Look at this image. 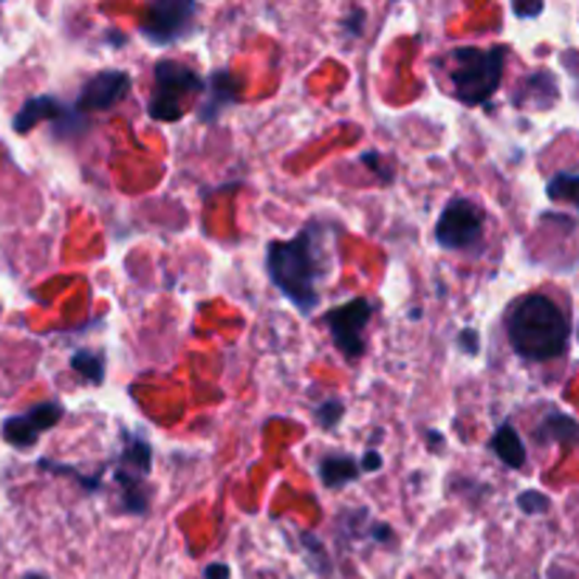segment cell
I'll return each mask as SVG.
<instances>
[{
	"mask_svg": "<svg viewBox=\"0 0 579 579\" xmlns=\"http://www.w3.org/2000/svg\"><path fill=\"white\" fill-rule=\"evenodd\" d=\"M266 269L274 286L286 294V300H292L303 314L314 311L320 303L322 283L331 278V269H334L331 229L311 221L292 241L269 244Z\"/></svg>",
	"mask_w": 579,
	"mask_h": 579,
	"instance_id": "1",
	"label": "cell"
},
{
	"mask_svg": "<svg viewBox=\"0 0 579 579\" xmlns=\"http://www.w3.org/2000/svg\"><path fill=\"white\" fill-rule=\"evenodd\" d=\"M509 343L517 357L529 362H549L563 357L571 336V322L549 294H526L509 311Z\"/></svg>",
	"mask_w": 579,
	"mask_h": 579,
	"instance_id": "2",
	"label": "cell"
},
{
	"mask_svg": "<svg viewBox=\"0 0 579 579\" xmlns=\"http://www.w3.org/2000/svg\"><path fill=\"white\" fill-rule=\"evenodd\" d=\"M450 86L452 97L464 105H484L503 79V63H506V49L492 46V49H475V46H461L450 51Z\"/></svg>",
	"mask_w": 579,
	"mask_h": 579,
	"instance_id": "3",
	"label": "cell"
},
{
	"mask_svg": "<svg viewBox=\"0 0 579 579\" xmlns=\"http://www.w3.org/2000/svg\"><path fill=\"white\" fill-rule=\"evenodd\" d=\"M207 79L193 72L190 65L176 63V60H162L153 68V93L147 102V114L156 123H179L186 105L204 93Z\"/></svg>",
	"mask_w": 579,
	"mask_h": 579,
	"instance_id": "4",
	"label": "cell"
},
{
	"mask_svg": "<svg viewBox=\"0 0 579 579\" xmlns=\"http://www.w3.org/2000/svg\"><path fill=\"white\" fill-rule=\"evenodd\" d=\"M125 441H128V447L116 458L114 480L119 484V489H123L125 509H128V512H137V515H144V512H147L144 480L151 475L153 464L151 443L139 436H125Z\"/></svg>",
	"mask_w": 579,
	"mask_h": 579,
	"instance_id": "5",
	"label": "cell"
},
{
	"mask_svg": "<svg viewBox=\"0 0 579 579\" xmlns=\"http://www.w3.org/2000/svg\"><path fill=\"white\" fill-rule=\"evenodd\" d=\"M195 15H198V3L193 0H156L147 7V15H144L139 31L153 46H170L193 35Z\"/></svg>",
	"mask_w": 579,
	"mask_h": 579,
	"instance_id": "6",
	"label": "cell"
},
{
	"mask_svg": "<svg viewBox=\"0 0 579 579\" xmlns=\"http://www.w3.org/2000/svg\"><path fill=\"white\" fill-rule=\"evenodd\" d=\"M484 237V209L469 198H455L443 207L436 223V241L441 249H473Z\"/></svg>",
	"mask_w": 579,
	"mask_h": 579,
	"instance_id": "7",
	"label": "cell"
},
{
	"mask_svg": "<svg viewBox=\"0 0 579 579\" xmlns=\"http://www.w3.org/2000/svg\"><path fill=\"white\" fill-rule=\"evenodd\" d=\"M373 317V303L365 300V297H357V300L345 303V306L331 308L329 314L322 317L325 325L331 331V339L339 348L345 359H359L365 353V334L368 322Z\"/></svg>",
	"mask_w": 579,
	"mask_h": 579,
	"instance_id": "8",
	"label": "cell"
},
{
	"mask_svg": "<svg viewBox=\"0 0 579 579\" xmlns=\"http://www.w3.org/2000/svg\"><path fill=\"white\" fill-rule=\"evenodd\" d=\"M63 413L65 410L60 401H43V404H35L26 413L9 415L7 422L0 424V436H3L7 443L17 447V450H29V447H35L40 441L46 429L60 424Z\"/></svg>",
	"mask_w": 579,
	"mask_h": 579,
	"instance_id": "9",
	"label": "cell"
},
{
	"mask_svg": "<svg viewBox=\"0 0 579 579\" xmlns=\"http://www.w3.org/2000/svg\"><path fill=\"white\" fill-rule=\"evenodd\" d=\"M130 91V74L125 72H100L82 86L77 100V114L86 111H107L119 105Z\"/></svg>",
	"mask_w": 579,
	"mask_h": 579,
	"instance_id": "10",
	"label": "cell"
},
{
	"mask_svg": "<svg viewBox=\"0 0 579 579\" xmlns=\"http://www.w3.org/2000/svg\"><path fill=\"white\" fill-rule=\"evenodd\" d=\"M237 97H241V82L229 72L218 68L207 77V86H204V93H201V105H198V116L201 123H215L218 116L227 111L229 105H235Z\"/></svg>",
	"mask_w": 579,
	"mask_h": 579,
	"instance_id": "11",
	"label": "cell"
},
{
	"mask_svg": "<svg viewBox=\"0 0 579 579\" xmlns=\"http://www.w3.org/2000/svg\"><path fill=\"white\" fill-rule=\"evenodd\" d=\"M65 107L57 97H31L23 102V107L15 116L17 133H29L31 128L43 123V119H63Z\"/></svg>",
	"mask_w": 579,
	"mask_h": 579,
	"instance_id": "12",
	"label": "cell"
},
{
	"mask_svg": "<svg viewBox=\"0 0 579 579\" xmlns=\"http://www.w3.org/2000/svg\"><path fill=\"white\" fill-rule=\"evenodd\" d=\"M317 473H320V480L329 489H339L348 487L351 480L359 478L362 473V464H359L357 458L351 455H329L322 458L320 464H317Z\"/></svg>",
	"mask_w": 579,
	"mask_h": 579,
	"instance_id": "13",
	"label": "cell"
},
{
	"mask_svg": "<svg viewBox=\"0 0 579 579\" xmlns=\"http://www.w3.org/2000/svg\"><path fill=\"white\" fill-rule=\"evenodd\" d=\"M492 450L509 469H523V466H526V447H523L517 429L509 422L501 424V429L494 433Z\"/></svg>",
	"mask_w": 579,
	"mask_h": 579,
	"instance_id": "14",
	"label": "cell"
},
{
	"mask_svg": "<svg viewBox=\"0 0 579 579\" xmlns=\"http://www.w3.org/2000/svg\"><path fill=\"white\" fill-rule=\"evenodd\" d=\"M537 441H559L565 447L579 443V424L563 413H549L545 422L535 429Z\"/></svg>",
	"mask_w": 579,
	"mask_h": 579,
	"instance_id": "15",
	"label": "cell"
},
{
	"mask_svg": "<svg viewBox=\"0 0 579 579\" xmlns=\"http://www.w3.org/2000/svg\"><path fill=\"white\" fill-rule=\"evenodd\" d=\"M72 368L91 385H102L105 382V362H102V353L93 351H77L72 357Z\"/></svg>",
	"mask_w": 579,
	"mask_h": 579,
	"instance_id": "16",
	"label": "cell"
},
{
	"mask_svg": "<svg viewBox=\"0 0 579 579\" xmlns=\"http://www.w3.org/2000/svg\"><path fill=\"white\" fill-rule=\"evenodd\" d=\"M545 193H549L551 201H565V204H574L579 209V172L577 176H571V172L554 176L545 186Z\"/></svg>",
	"mask_w": 579,
	"mask_h": 579,
	"instance_id": "17",
	"label": "cell"
},
{
	"mask_svg": "<svg viewBox=\"0 0 579 579\" xmlns=\"http://www.w3.org/2000/svg\"><path fill=\"white\" fill-rule=\"evenodd\" d=\"M345 415V404L339 399H329L322 401L320 408H314V422L320 424L322 429H334L336 422Z\"/></svg>",
	"mask_w": 579,
	"mask_h": 579,
	"instance_id": "18",
	"label": "cell"
},
{
	"mask_svg": "<svg viewBox=\"0 0 579 579\" xmlns=\"http://www.w3.org/2000/svg\"><path fill=\"white\" fill-rule=\"evenodd\" d=\"M517 506L526 512V515H537V512H545L549 509V498L543 492H523L517 498Z\"/></svg>",
	"mask_w": 579,
	"mask_h": 579,
	"instance_id": "19",
	"label": "cell"
},
{
	"mask_svg": "<svg viewBox=\"0 0 579 579\" xmlns=\"http://www.w3.org/2000/svg\"><path fill=\"white\" fill-rule=\"evenodd\" d=\"M362 162H365L368 167H373V170H376V176H379L385 184L394 179V167H385V162H379V156H376V153H365V156H362Z\"/></svg>",
	"mask_w": 579,
	"mask_h": 579,
	"instance_id": "20",
	"label": "cell"
},
{
	"mask_svg": "<svg viewBox=\"0 0 579 579\" xmlns=\"http://www.w3.org/2000/svg\"><path fill=\"white\" fill-rule=\"evenodd\" d=\"M362 21H365V12H362V9H353L351 12V17H348V26H345V35L348 37H357V35H362Z\"/></svg>",
	"mask_w": 579,
	"mask_h": 579,
	"instance_id": "21",
	"label": "cell"
},
{
	"mask_svg": "<svg viewBox=\"0 0 579 579\" xmlns=\"http://www.w3.org/2000/svg\"><path fill=\"white\" fill-rule=\"evenodd\" d=\"M461 348H464L466 353H478V334H475V331H461Z\"/></svg>",
	"mask_w": 579,
	"mask_h": 579,
	"instance_id": "22",
	"label": "cell"
},
{
	"mask_svg": "<svg viewBox=\"0 0 579 579\" xmlns=\"http://www.w3.org/2000/svg\"><path fill=\"white\" fill-rule=\"evenodd\" d=\"M204 577H207V579H229V565H223V563L207 565V571H204Z\"/></svg>",
	"mask_w": 579,
	"mask_h": 579,
	"instance_id": "23",
	"label": "cell"
},
{
	"mask_svg": "<svg viewBox=\"0 0 579 579\" xmlns=\"http://www.w3.org/2000/svg\"><path fill=\"white\" fill-rule=\"evenodd\" d=\"M543 12V3H531V7H523V3H515V15L517 17H535Z\"/></svg>",
	"mask_w": 579,
	"mask_h": 579,
	"instance_id": "24",
	"label": "cell"
},
{
	"mask_svg": "<svg viewBox=\"0 0 579 579\" xmlns=\"http://www.w3.org/2000/svg\"><path fill=\"white\" fill-rule=\"evenodd\" d=\"M359 464H362V469H365V473H373V469H379V466H382L379 452H368V455L362 458Z\"/></svg>",
	"mask_w": 579,
	"mask_h": 579,
	"instance_id": "25",
	"label": "cell"
},
{
	"mask_svg": "<svg viewBox=\"0 0 579 579\" xmlns=\"http://www.w3.org/2000/svg\"><path fill=\"white\" fill-rule=\"evenodd\" d=\"M23 579H46V577H43V574H26Z\"/></svg>",
	"mask_w": 579,
	"mask_h": 579,
	"instance_id": "26",
	"label": "cell"
}]
</instances>
